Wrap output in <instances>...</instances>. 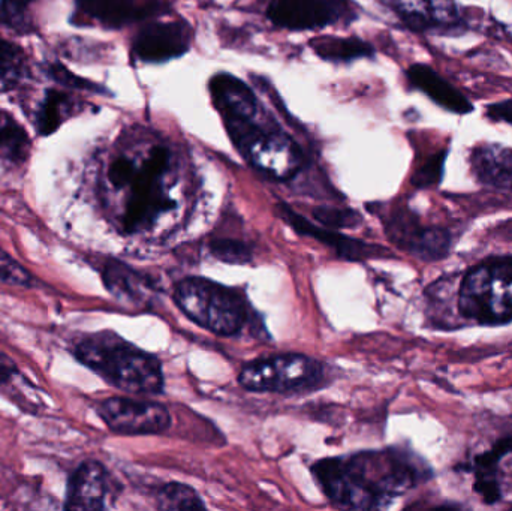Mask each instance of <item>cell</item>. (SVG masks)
Masks as SVG:
<instances>
[{
    "label": "cell",
    "mask_w": 512,
    "mask_h": 511,
    "mask_svg": "<svg viewBox=\"0 0 512 511\" xmlns=\"http://www.w3.org/2000/svg\"><path fill=\"white\" fill-rule=\"evenodd\" d=\"M310 47L321 59L328 62H352V60L372 57L375 54V48L369 42L358 38L319 36L310 41Z\"/></svg>",
    "instance_id": "d6986e66"
},
{
    "label": "cell",
    "mask_w": 512,
    "mask_h": 511,
    "mask_svg": "<svg viewBox=\"0 0 512 511\" xmlns=\"http://www.w3.org/2000/svg\"><path fill=\"white\" fill-rule=\"evenodd\" d=\"M189 44L191 33L185 24L155 23L138 33L134 53L143 62H167L188 53Z\"/></svg>",
    "instance_id": "8fae6325"
},
{
    "label": "cell",
    "mask_w": 512,
    "mask_h": 511,
    "mask_svg": "<svg viewBox=\"0 0 512 511\" xmlns=\"http://www.w3.org/2000/svg\"><path fill=\"white\" fill-rule=\"evenodd\" d=\"M391 240L423 260H439L447 255L450 234L441 228L423 227L417 219L400 213L387 224Z\"/></svg>",
    "instance_id": "30bf717a"
},
{
    "label": "cell",
    "mask_w": 512,
    "mask_h": 511,
    "mask_svg": "<svg viewBox=\"0 0 512 511\" xmlns=\"http://www.w3.org/2000/svg\"><path fill=\"white\" fill-rule=\"evenodd\" d=\"M30 153V138L26 129L8 113L0 110V161L21 165Z\"/></svg>",
    "instance_id": "ffe728a7"
},
{
    "label": "cell",
    "mask_w": 512,
    "mask_h": 511,
    "mask_svg": "<svg viewBox=\"0 0 512 511\" xmlns=\"http://www.w3.org/2000/svg\"><path fill=\"white\" fill-rule=\"evenodd\" d=\"M35 276L18 263L12 255L0 249V284L12 285V287H35Z\"/></svg>",
    "instance_id": "d4e9b609"
},
{
    "label": "cell",
    "mask_w": 512,
    "mask_h": 511,
    "mask_svg": "<svg viewBox=\"0 0 512 511\" xmlns=\"http://www.w3.org/2000/svg\"><path fill=\"white\" fill-rule=\"evenodd\" d=\"M17 372V365L5 353L0 351V387L11 383Z\"/></svg>",
    "instance_id": "d6a6232c"
},
{
    "label": "cell",
    "mask_w": 512,
    "mask_h": 511,
    "mask_svg": "<svg viewBox=\"0 0 512 511\" xmlns=\"http://www.w3.org/2000/svg\"><path fill=\"white\" fill-rule=\"evenodd\" d=\"M346 0H271L268 18L292 30L321 29L342 17Z\"/></svg>",
    "instance_id": "9c48e42d"
},
{
    "label": "cell",
    "mask_w": 512,
    "mask_h": 511,
    "mask_svg": "<svg viewBox=\"0 0 512 511\" xmlns=\"http://www.w3.org/2000/svg\"><path fill=\"white\" fill-rule=\"evenodd\" d=\"M487 116L495 122H505L512 125V99L498 102L487 107Z\"/></svg>",
    "instance_id": "1f68e13d"
},
{
    "label": "cell",
    "mask_w": 512,
    "mask_h": 511,
    "mask_svg": "<svg viewBox=\"0 0 512 511\" xmlns=\"http://www.w3.org/2000/svg\"><path fill=\"white\" fill-rule=\"evenodd\" d=\"M312 473L331 503L355 510L385 509L432 476L420 456L400 447L322 459Z\"/></svg>",
    "instance_id": "6da1fadb"
},
{
    "label": "cell",
    "mask_w": 512,
    "mask_h": 511,
    "mask_svg": "<svg viewBox=\"0 0 512 511\" xmlns=\"http://www.w3.org/2000/svg\"><path fill=\"white\" fill-rule=\"evenodd\" d=\"M101 275L105 288L123 305L140 306L149 300L152 291L149 279L128 264L117 260L107 261Z\"/></svg>",
    "instance_id": "ac0fdd59"
},
{
    "label": "cell",
    "mask_w": 512,
    "mask_h": 511,
    "mask_svg": "<svg viewBox=\"0 0 512 511\" xmlns=\"http://www.w3.org/2000/svg\"><path fill=\"white\" fill-rule=\"evenodd\" d=\"M50 75L53 80H56L57 83L62 84V86L77 87V89L92 90V92H104V89L98 87V84L77 77V75L72 74L71 71H68V69L60 65V63L50 66Z\"/></svg>",
    "instance_id": "4dcf8cb0"
},
{
    "label": "cell",
    "mask_w": 512,
    "mask_h": 511,
    "mask_svg": "<svg viewBox=\"0 0 512 511\" xmlns=\"http://www.w3.org/2000/svg\"><path fill=\"white\" fill-rule=\"evenodd\" d=\"M406 77L415 89L421 90L439 107L456 114H468L474 111V105L469 102V99L430 66L423 63L412 65L406 71Z\"/></svg>",
    "instance_id": "2e32d148"
},
{
    "label": "cell",
    "mask_w": 512,
    "mask_h": 511,
    "mask_svg": "<svg viewBox=\"0 0 512 511\" xmlns=\"http://www.w3.org/2000/svg\"><path fill=\"white\" fill-rule=\"evenodd\" d=\"M135 170H137V164L132 159L126 158V156L114 159L107 170V180L111 188L122 191L131 182Z\"/></svg>",
    "instance_id": "83f0119b"
},
{
    "label": "cell",
    "mask_w": 512,
    "mask_h": 511,
    "mask_svg": "<svg viewBox=\"0 0 512 511\" xmlns=\"http://www.w3.org/2000/svg\"><path fill=\"white\" fill-rule=\"evenodd\" d=\"M72 356L105 383L131 395H159L164 374L158 357L111 330L89 333L74 341Z\"/></svg>",
    "instance_id": "7a4b0ae2"
},
{
    "label": "cell",
    "mask_w": 512,
    "mask_h": 511,
    "mask_svg": "<svg viewBox=\"0 0 512 511\" xmlns=\"http://www.w3.org/2000/svg\"><path fill=\"white\" fill-rule=\"evenodd\" d=\"M279 210L283 218L286 219V222H289V225L297 233L315 237L319 242L334 249L337 257L343 258V260L363 261L367 260V258L376 257L381 252L379 246L367 245V243L360 242V240L349 239V237L336 233V231L330 230V228L325 230V228L316 227V225L304 219L303 216L298 215L295 210H292L286 204H279Z\"/></svg>",
    "instance_id": "5bb4252c"
},
{
    "label": "cell",
    "mask_w": 512,
    "mask_h": 511,
    "mask_svg": "<svg viewBox=\"0 0 512 511\" xmlns=\"http://www.w3.org/2000/svg\"><path fill=\"white\" fill-rule=\"evenodd\" d=\"M71 110V98L59 90L50 89L36 111L35 125L39 135H51Z\"/></svg>",
    "instance_id": "44dd1931"
},
{
    "label": "cell",
    "mask_w": 512,
    "mask_h": 511,
    "mask_svg": "<svg viewBox=\"0 0 512 511\" xmlns=\"http://www.w3.org/2000/svg\"><path fill=\"white\" fill-rule=\"evenodd\" d=\"M96 411L108 429L119 435L161 434L171 425L170 413L164 405L125 396L99 402Z\"/></svg>",
    "instance_id": "52a82bcc"
},
{
    "label": "cell",
    "mask_w": 512,
    "mask_h": 511,
    "mask_svg": "<svg viewBox=\"0 0 512 511\" xmlns=\"http://www.w3.org/2000/svg\"><path fill=\"white\" fill-rule=\"evenodd\" d=\"M24 54L11 42L0 39V87L12 86L24 74Z\"/></svg>",
    "instance_id": "cb8c5ba5"
},
{
    "label": "cell",
    "mask_w": 512,
    "mask_h": 511,
    "mask_svg": "<svg viewBox=\"0 0 512 511\" xmlns=\"http://www.w3.org/2000/svg\"><path fill=\"white\" fill-rule=\"evenodd\" d=\"M315 218L328 228H351L360 224L361 218L355 210L337 209V207H318Z\"/></svg>",
    "instance_id": "4316f807"
},
{
    "label": "cell",
    "mask_w": 512,
    "mask_h": 511,
    "mask_svg": "<svg viewBox=\"0 0 512 511\" xmlns=\"http://www.w3.org/2000/svg\"><path fill=\"white\" fill-rule=\"evenodd\" d=\"M471 168L481 185L512 191V149L504 144H480L471 153Z\"/></svg>",
    "instance_id": "9a60e30c"
},
{
    "label": "cell",
    "mask_w": 512,
    "mask_h": 511,
    "mask_svg": "<svg viewBox=\"0 0 512 511\" xmlns=\"http://www.w3.org/2000/svg\"><path fill=\"white\" fill-rule=\"evenodd\" d=\"M459 311L481 326L512 321V257L487 258L469 270L460 285Z\"/></svg>",
    "instance_id": "277c9868"
},
{
    "label": "cell",
    "mask_w": 512,
    "mask_h": 511,
    "mask_svg": "<svg viewBox=\"0 0 512 511\" xmlns=\"http://www.w3.org/2000/svg\"><path fill=\"white\" fill-rule=\"evenodd\" d=\"M213 99L227 122H245L256 114L254 92L239 78L218 74L210 81Z\"/></svg>",
    "instance_id": "e0dca14e"
},
{
    "label": "cell",
    "mask_w": 512,
    "mask_h": 511,
    "mask_svg": "<svg viewBox=\"0 0 512 511\" xmlns=\"http://www.w3.org/2000/svg\"><path fill=\"white\" fill-rule=\"evenodd\" d=\"M110 494V477L104 465L87 461L69 477L66 510H105Z\"/></svg>",
    "instance_id": "7c38bea8"
},
{
    "label": "cell",
    "mask_w": 512,
    "mask_h": 511,
    "mask_svg": "<svg viewBox=\"0 0 512 511\" xmlns=\"http://www.w3.org/2000/svg\"><path fill=\"white\" fill-rule=\"evenodd\" d=\"M391 5L411 29L429 30L438 27L435 0H391Z\"/></svg>",
    "instance_id": "7402d4cb"
},
{
    "label": "cell",
    "mask_w": 512,
    "mask_h": 511,
    "mask_svg": "<svg viewBox=\"0 0 512 511\" xmlns=\"http://www.w3.org/2000/svg\"><path fill=\"white\" fill-rule=\"evenodd\" d=\"M180 311L218 336L237 335L245 327V300L233 288L206 278H186L174 290Z\"/></svg>",
    "instance_id": "5b68a950"
},
{
    "label": "cell",
    "mask_w": 512,
    "mask_h": 511,
    "mask_svg": "<svg viewBox=\"0 0 512 511\" xmlns=\"http://www.w3.org/2000/svg\"><path fill=\"white\" fill-rule=\"evenodd\" d=\"M78 14L105 27H122L162 11V3L137 0H77Z\"/></svg>",
    "instance_id": "4fadbf2b"
},
{
    "label": "cell",
    "mask_w": 512,
    "mask_h": 511,
    "mask_svg": "<svg viewBox=\"0 0 512 511\" xmlns=\"http://www.w3.org/2000/svg\"><path fill=\"white\" fill-rule=\"evenodd\" d=\"M158 507L161 510H197L206 509V504L191 486L171 483L159 492Z\"/></svg>",
    "instance_id": "603a6c76"
},
{
    "label": "cell",
    "mask_w": 512,
    "mask_h": 511,
    "mask_svg": "<svg viewBox=\"0 0 512 511\" xmlns=\"http://www.w3.org/2000/svg\"><path fill=\"white\" fill-rule=\"evenodd\" d=\"M234 143L258 170L274 179L283 180L294 176L303 161L300 150L292 141L276 135L270 137L254 123L246 126L234 138Z\"/></svg>",
    "instance_id": "ba28073f"
},
{
    "label": "cell",
    "mask_w": 512,
    "mask_h": 511,
    "mask_svg": "<svg viewBox=\"0 0 512 511\" xmlns=\"http://www.w3.org/2000/svg\"><path fill=\"white\" fill-rule=\"evenodd\" d=\"M32 0H0V24L21 27L26 23Z\"/></svg>",
    "instance_id": "f1b7e54d"
},
{
    "label": "cell",
    "mask_w": 512,
    "mask_h": 511,
    "mask_svg": "<svg viewBox=\"0 0 512 511\" xmlns=\"http://www.w3.org/2000/svg\"><path fill=\"white\" fill-rule=\"evenodd\" d=\"M324 368L318 360L301 354H282L246 363L239 383L259 393H295L318 387Z\"/></svg>",
    "instance_id": "8992f818"
},
{
    "label": "cell",
    "mask_w": 512,
    "mask_h": 511,
    "mask_svg": "<svg viewBox=\"0 0 512 511\" xmlns=\"http://www.w3.org/2000/svg\"><path fill=\"white\" fill-rule=\"evenodd\" d=\"M170 162V150L158 146L152 149L143 164L137 165L131 182L123 188L128 194L123 200L122 209L114 215L122 233L128 236L155 233L159 224L179 209L176 198L168 194L162 182Z\"/></svg>",
    "instance_id": "3957f363"
},
{
    "label": "cell",
    "mask_w": 512,
    "mask_h": 511,
    "mask_svg": "<svg viewBox=\"0 0 512 511\" xmlns=\"http://www.w3.org/2000/svg\"><path fill=\"white\" fill-rule=\"evenodd\" d=\"M445 152L433 156L427 164H424L420 170L412 177V183L418 188H427V186L436 185L441 180L442 170H444Z\"/></svg>",
    "instance_id": "f546056e"
},
{
    "label": "cell",
    "mask_w": 512,
    "mask_h": 511,
    "mask_svg": "<svg viewBox=\"0 0 512 511\" xmlns=\"http://www.w3.org/2000/svg\"><path fill=\"white\" fill-rule=\"evenodd\" d=\"M210 251L225 263L245 264L252 258L251 249L239 240L219 239L212 242Z\"/></svg>",
    "instance_id": "484cf974"
}]
</instances>
